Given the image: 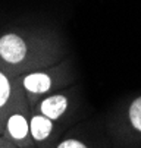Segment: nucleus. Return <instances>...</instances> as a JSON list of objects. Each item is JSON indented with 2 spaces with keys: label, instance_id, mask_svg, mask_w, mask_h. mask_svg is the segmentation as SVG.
Wrapping results in <instances>:
<instances>
[{
  "label": "nucleus",
  "instance_id": "f257e3e1",
  "mask_svg": "<svg viewBox=\"0 0 141 148\" xmlns=\"http://www.w3.org/2000/svg\"><path fill=\"white\" fill-rule=\"evenodd\" d=\"M27 54V46L22 38L8 34L0 38V56L9 63H19Z\"/></svg>",
  "mask_w": 141,
  "mask_h": 148
},
{
  "label": "nucleus",
  "instance_id": "f03ea898",
  "mask_svg": "<svg viewBox=\"0 0 141 148\" xmlns=\"http://www.w3.org/2000/svg\"><path fill=\"white\" fill-rule=\"evenodd\" d=\"M68 107V100L63 95H53L41 103V113L50 120L59 119Z\"/></svg>",
  "mask_w": 141,
  "mask_h": 148
},
{
  "label": "nucleus",
  "instance_id": "7ed1b4c3",
  "mask_svg": "<svg viewBox=\"0 0 141 148\" xmlns=\"http://www.w3.org/2000/svg\"><path fill=\"white\" fill-rule=\"evenodd\" d=\"M52 128H53V123L49 117L46 116H34L32 120L30 122V131H31V135L34 139L37 141H43L46 139L50 132H52Z\"/></svg>",
  "mask_w": 141,
  "mask_h": 148
},
{
  "label": "nucleus",
  "instance_id": "20e7f679",
  "mask_svg": "<svg viewBox=\"0 0 141 148\" xmlns=\"http://www.w3.org/2000/svg\"><path fill=\"white\" fill-rule=\"evenodd\" d=\"M50 78L46 73H31L24 79V87L34 94H43L50 88Z\"/></svg>",
  "mask_w": 141,
  "mask_h": 148
},
{
  "label": "nucleus",
  "instance_id": "39448f33",
  "mask_svg": "<svg viewBox=\"0 0 141 148\" xmlns=\"http://www.w3.org/2000/svg\"><path fill=\"white\" fill-rule=\"evenodd\" d=\"M8 131L15 139H24L28 135L30 125L22 114H13L8 122Z\"/></svg>",
  "mask_w": 141,
  "mask_h": 148
},
{
  "label": "nucleus",
  "instance_id": "423d86ee",
  "mask_svg": "<svg viewBox=\"0 0 141 148\" xmlns=\"http://www.w3.org/2000/svg\"><path fill=\"white\" fill-rule=\"evenodd\" d=\"M129 120L134 128L141 132V97L132 101L131 107H129Z\"/></svg>",
  "mask_w": 141,
  "mask_h": 148
},
{
  "label": "nucleus",
  "instance_id": "0eeeda50",
  "mask_svg": "<svg viewBox=\"0 0 141 148\" xmlns=\"http://www.w3.org/2000/svg\"><path fill=\"white\" fill-rule=\"evenodd\" d=\"M10 94V85H9V81L8 78L0 72V107L8 101Z\"/></svg>",
  "mask_w": 141,
  "mask_h": 148
},
{
  "label": "nucleus",
  "instance_id": "6e6552de",
  "mask_svg": "<svg viewBox=\"0 0 141 148\" xmlns=\"http://www.w3.org/2000/svg\"><path fill=\"white\" fill-rule=\"evenodd\" d=\"M57 148H87V147L76 139H66L63 142H60Z\"/></svg>",
  "mask_w": 141,
  "mask_h": 148
}]
</instances>
